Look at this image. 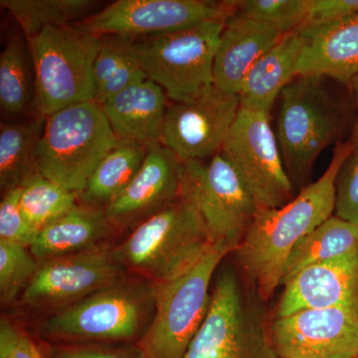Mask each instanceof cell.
Returning <instances> with one entry per match:
<instances>
[{"label": "cell", "instance_id": "obj_27", "mask_svg": "<svg viewBox=\"0 0 358 358\" xmlns=\"http://www.w3.org/2000/svg\"><path fill=\"white\" fill-rule=\"evenodd\" d=\"M20 24L25 38L34 36L46 27L74 25L95 6L91 0H1Z\"/></svg>", "mask_w": 358, "mask_h": 358}, {"label": "cell", "instance_id": "obj_25", "mask_svg": "<svg viewBox=\"0 0 358 358\" xmlns=\"http://www.w3.org/2000/svg\"><path fill=\"white\" fill-rule=\"evenodd\" d=\"M147 152V145L119 140L90 176L82 199L89 206L105 209L136 178Z\"/></svg>", "mask_w": 358, "mask_h": 358}, {"label": "cell", "instance_id": "obj_21", "mask_svg": "<svg viewBox=\"0 0 358 358\" xmlns=\"http://www.w3.org/2000/svg\"><path fill=\"white\" fill-rule=\"evenodd\" d=\"M303 44L300 32L289 33L257 61L242 85L240 109L270 114L282 90L296 77Z\"/></svg>", "mask_w": 358, "mask_h": 358}, {"label": "cell", "instance_id": "obj_3", "mask_svg": "<svg viewBox=\"0 0 358 358\" xmlns=\"http://www.w3.org/2000/svg\"><path fill=\"white\" fill-rule=\"evenodd\" d=\"M26 40L34 76L33 109L38 117L93 101L101 37L74 24L46 27Z\"/></svg>", "mask_w": 358, "mask_h": 358}, {"label": "cell", "instance_id": "obj_14", "mask_svg": "<svg viewBox=\"0 0 358 358\" xmlns=\"http://www.w3.org/2000/svg\"><path fill=\"white\" fill-rule=\"evenodd\" d=\"M239 110V95L215 86L192 102L169 103L162 145L182 164L210 159L220 154Z\"/></svg>", "mask_w": 358, "mask_h": 358}, {"label": "cell", "instance_id": "obj_15", "mask_svg": "<svg viewBox=\"0 0 358 358\" xmlns=\"http://www.w3.org/2000/svg\"><path fill=\"white\" fill-rule=\"evenodd\" d=\"M278 358H357L358 310L310 308L275 317L270 327Z\"/></svg>", "mask_w": 358, "mask_h": 358}, {"label": "cell", "instance_id": "obj_34", "mask_svg": "<svg viewBox=\"0 0 358 358\" xmlns=\"http://www.w3.org/2000/svg\"><path fill=\"white\" fill-rule=\"evenodd\" d=\"M0 358H47L39 345L22 327L8 320L0 322Z\"/></svg>", "mask_w": 358, "mask_h": 358}, {"label": "cell", "instance_id": "obj_12", "mask_svg": "<svg viewBox=\"0 0 358 358\" xmlns=\"http://www.w3.org/2000/svg\"><path fill=\"white\" fill-rule=\"evenodd\" d=\"M235 11L231 1L117 0L77 25L99 37L134 38L178 31L206 21L226 20Z\"/></svg>", "mask_w": 358, "mask_h": 358}, {"label": "cell", "instance_id": "obj_6", "mask_svg": "<svg viewBox=\"0 0 358 358\" xmlns=\"http://www.w3.org/2000/svg\"><path fill=\"white\" fill-rule=\"evenodd\" d=\"M212 245L196 209L181 195L141 222L117 251L124 266L159 282L192 267Z\"/></svg>", "mask_w": 358, "mask_h": 358}, {"label": "cell", "instance_id": "obj_8", "mask_svg": "<svg viewBox=\"0 0 358 358\" xmlns=\"http://www.w3.org/2000/svg\"><path fill=\"white\" fill-rule=\"evenodd\" d=\"M224 23L206 21L134 42L148 79L171 102H192L214 86V57Z\"/></svg>", "mask_w": 358, "mask_h": 358}, {"label": "cell", "instance_id": "obj_5", "mask_svg": "<svg viewBox=\"0 0 358 358\" xmlns=\"http://www.w3.org/2000/svg\"><path fill=\"white\" fill-rule=\"evenodd\" d=\"M263 299L244 289L236 273L218 275L206 317L183 358H278Z\"/></svg>", "mask_w": 358, "mask_h": 358}, {"label": "cell", "instance_id": "obj_26", "mask_svg": "<svg viewBox=\"0 0 358 358\" xmlns=\"http://www.w3.org/2000/svg\"><path fill=\"white\" fill-rule=\"evenodd\" d=\"M45 117L0 126V185L4 192L20 188L38 174L36 148Z\"/></svg>", "mask_w": 358, "mask_h": 358}, {"label": "cell", "instance_id": "obj_24", "mask_svg": "<svg viewBox=\"0 0 358 358\" xmlns=\"http://www.w3.org/2000/svg\"><path fill=\"white\" fill-rule=\"evenodd\" d=\"M358 251V225L331 216L294 246L284 268L281 286L303 268Z\"/></svg>", "mask_w": 358, "mask_h": 358}, {"label": "cell", "instance_id": "obj_16", "mask_svg": "<svg viewBox=\"0 0 358 358\" xmlns=\"http://www.w3.org/2000/svg\"><path fill=\"white\" fill-rule=\"evenodd\" d=\"M358 310V251L303 268L284 285L277 317L310 308Z\"/></svg>", "mask_w": 358, "mask_h": 358}, {"label": "cell", "instance_id": "obj_35", "mask_svg": "<svg viewBox=\"0 0 358 358\" xmlns=\"http://www.w3.org/2000/svg\"><path fill=\"white\" fill-rule=\"evenodd\" d=\"M47 358H141L138 348H115L106 343L50 345L43 348Z\"/></svg>", "mask_w": 358, "mask_h": 358}, {"label": "cell", "instance_id": "obj_13", "mask_svg": "<svg viewBox=\"0 0 358 358\" xmlns=\"http://www.w3.org/2000/svg\"><path fill=\"white\" fill-rule=\"evenodd\" d=\"M124 268L117 249L107 245L49 259L40 263L23 292V303L44 307L86 298L119 284Z\"/></svg>", "mask_w": 358, "mask_h": 358}, {"label": "cell", "instance_id": "obj_30", "mask_svg": "<svg viewBox=\"0 0 358 358\" xmlns=\"http://www.w3.org/2000/svg\"><path fill=\"white\" fill-rule=\"evenodd\" d=\"M238 13L265 23L282 35L301 32L307 22L310 0H240L231 1Z\"/></svg>", "mask_w": 358, "mask_h": 358}, {"label": "cell", "instance_id": "obj_1", "mask_svg": "<svg viewBox=\"0 0 358 358\" xmlns=\"http://www.w3.org/2000/svg\"><path fill=\"white\" fill-rule=\"evenodd\" d=\"M352 143H341L327 171L306 186L289 203L275 209H259L243 241L238 260L263 301L281 286L292 250L336 211V178L352 155Z\"/></svg>", "mask_w": 358, "mask_h": 358}, {"label": "cell", "instance_id": "obj_32", "mask_svg": "<svg viewBox=\"0 0 358 358\" xmlns=\"http://www.w3.org/2000/svg\"><path fill=\"white\" fill-rule=\"evenodd\" d=\"M36 234L21 211L20 188L4 192L0 202V240L29 248Z\"/></svg>", "mask_w": 358, "mask_h": 358}, {"label": "cell", "instance_id": "obj_17", "mask_svg": "<svg viewBox=\"0 0 358 358\" xmlns=\"http://www.w3.org/2000/svg\"><path fill=\"white\" fill-rule=\"evenodd\" d=\"M183 166L162 143L148 145L147 155L136 178L107 207L112 223H124L176 201L182 190Z\"/></svg>", "mask_w": 358, "mask_h": 358}, {"label": "cell", "instance_id": "obj_7", "mask_svg": "<svg viewBox=\"0 0 358 358\" xmlns=\"http://www.w3.org/2000/svg\"><path fill=\"white\" fill-rule=\"evenodd\" d=\"M277 136L289 178L303 179L315 159L341 134L343 114L324 78L300 75L280 96Z\"/></svg>", "mask_w": 358, "mask_h": 358}, {"label": "cell", "instance_id": "obj_28", "mask_svg": "<svg viewBox=\"0 0 358 358\" xmlns=\"http://www.w3.org/2000/svg\"><path fill=\"white\" fill-rule=\"evenodd\" d=\"M34 76L30 72L22 40L10 35L0 54V108L9 115L33 108Z\"/></svg>", "mask_w": 358, "mask_h": 358}, {"label": "cell", "instance_id": "obj_4", "mask_svg": "<svg viewBox=\"0 0 358 358\" xmlns=\"http://www.w3.org/2000/svg\"><path fill=\"white\" fill-rule=\"evenodd\" d=\"M117 141L98 103H75L45 119L36 148L37 169L44 178L81 194Z\"/></svg>", "mask_w": 358, "mask_h": 358}, {"label": "cell", "instance_id": "obj_11", "mask_svg": "<svg viewBox=\"0 0 358 358\" xmlns=\"http://www.w3.org/2000/svg\"><path fill=\"white\" fill-rule=\"evenodd\" d=\"M143 313L140 296L117 284L51 315L40 327V334L55 345L133 341Z\"/></svg>", "mask_w": 358, "mask_h": 358}, {"label": "cell", "instance_id": "obj_31", "mask_svg": "<svg viewBox=\"0 0 358 358\" xmlns=\"http://www.w3.org/2000/svg\"><path fill=\"white\" fill-rule=\"evenodd\" d=\"M40 263L28 247L0 240V298L2 303L15 300L32 281Z\"/></svg>", "mask_w": 358, "mask_h": 358}, {"label": "cell", "instance_id": "obj_37", "mask_svg": "<svg viewBox=\"0 0 358 358\" xmlns=\"http://www.w3.org/2000/svg\"><path fill=\"white\" fill-rule=\"evenodd\" d=\"M350 87H352L353 95H355V105H357V119H355V127H353L350 141L353 148L352 155H358V73L353 78Z\"/></svg>", "mask_w": 358, "mask_h": 358}, {"label": "cell", "instance_id": "obj_9", "mask_svg": "<svg viewBox=\"0 0 358 358\" xmlns=\"http://www.w3.org/2000/svg\"><path fill=\"white\" fill-rule=\"evenodd\" d=\"M181 195L196 209L212 244L239 248L259 208L222 154L182 164Z\"/></svg>", "mask_w": 358, "mask_h": 358}, {"label": "cell", "instance_id": "obj_23", "mask_svg": "<svg viewBox=\"0 0 358 358\" xmlns=\"http://www.w3.org/2000/svg\"><path fill=\"white\" fill-rule=\"evenodd\" d=\"M134 38L105 35L93 67V101L103 105L122 90L148 79L136 54Z\"/></svg>", "mask_w": 358, "mask_h": 358}, {"label": "cell", "instance_id": "obj_29", "mask_svg": "<svg viewBox=\"0 0 358 358\" xmlns=\"http://www.w3.org/2000/svg\"><path fill=\"white\" fill-rule=\"evenodd\" d=\"M79 195L38 173L20 187L21 211L38 233L75 208Z\"/></svg>", "mask_w": 358, "mask_h": 358}, {"label": "cell", "instance_id": "obj_10", "mask_svg": "<svg viewBox=\"0 0 358 358\" xmlns=\"http://www.w3.org/2000/svg\"><path fill=\"white\" fill-rule=\"evenodd\" d=\"M221 154L251 193L259 209L289 203L293 182L272 128L270 114L240 109Z\"/></svg>", "mask_w": 358, "mask_h": 358}, {"label": "cell", "instance_id": "obj_22", "mask_svg": "<svg viewBox=\"0 0 358 358\" xmlns=\"http://www.w3.org/2000/svg\"><path fill=\"white\" fill-rule=\"evenodd\" d=\"M112 222L103 209L79 206L39 231L29 246L39 263L98 246L110 235Z\"/></svg>", "mask_w": 358, "mask_h": 358}, {"label": "cell", "instance_id": "obj_20", "mask_svg": "<svg viewBox=\"0 0 358 358\" xmlns=\"http://www.w3.org/2000/svg\"><path fill=\"white\" fill-rule=\"evenodd\" d=\"M169 105L164 90L147 79L122 90L100 107L120 141L148 147L162 143Z\"/></svg>", "mask_w": 358, "mask_h": 358}, {"label": "cell", "instance_id": "obj_33", "mask_svg": "<svg viewBox=\"0 0 358 358\" xmlns=\"http://www.w3.org/2000/svg\"><path fill=\"white\" fill-rule=\"evenodd\" d=\"M336 216L358 225V155L346 159L336 178Z\"/></svg>", "mask_w": 358, "mask_h": 358}, {"label": "cell", "instance_id": "obj_36", "mask_svg": "<svg viewBox=\"0 0 358 358\" xmlns=\"http://www.w3.org/2000/svg\"><path fill=\"white\" fill-rule=\"evenodd\" d=\"M357 13L358 0H310L307 22L303 30L345 20Z\"/></svg>", "mask_w": 358, "mask_h": 358}, {"label": "cell", "instance_id": "obj_19", "mask_svg": "<svg viewBox=\"0 0 358 358\" xmlns=\"http://www.w3.org/2000/svg\"><path fill=\"white\" fill-rule=\"evenodd\" d=\"M300 33L305 44L296 76L315 75L350 85L358 73V13Z\"/></svg>", "mask_w": 358, "mask_h": 358}, {"label": "cell", "instance_id": "obj_38", "mask_svg": "<svg viewBox=\"0 0 358 358\" xmlns=\"http://www.w3.org/2000/svg\"><path fill=\"white\" fill-rule=\"evenodd\" d=\"M358 358V357H357Z\"/></svg>", "mask_w": 358, "mask_h": 358}, {"label": "cell", "instance_id": "obj_2", "mask_svg": "<svg viewBox=\"0 0 358 358\" xmlns=\"http://www.w3.org/2000/svg\"><path fill=\"white\" fill-rule=\"evenodd\" d=\"M235 249L213 244L180 275L155 282V315L136 348L141 358H183L206 317L212 277L219 264Z\"/></svg>", "mask_w": 358, "mask_h": 358}, {"label": "cell", "instance_id": "obj_18", "mask_svg": "<svg viewBox=\"0 0 358 358\" xmlns=\"http://www.w3.org/2000/svg\"><path fill=\"white\" fill-rule=\"evenodd\" d=\"M282 36L275 28L235 11L225 20L216 48L214 86L225 93L239 95L250 70Z\"/></svg>", "mask_w": 358, "mask_h": 358}]
</instances>
